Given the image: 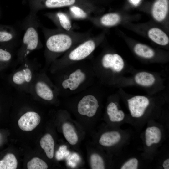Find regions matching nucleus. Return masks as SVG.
Segmentation results:
<instances>
[{
    "mask_svg": "<svg viewBox=\"0 0 169 169\" xmlns=\"http://www.w3.org/2000/svg\"><path fill=\"white\" fill-rule=\"evenodd\" d=\"M135 80L138 84L148 86L153 84L155 81V78L151 74L146 72H141L138 73L136 75Z\"/></svg>",
    "mask_w": 169,
    "mask_h": 169,
    "instance_id": "dca6fc26",
    "label": "nucleus"
},
{
    "mask_svg": "<svg viewBox=\"0 0 169 169\" xmlns=\"http://www.w3.org/2000/svg\"><path fill=\"white\" fill-rule=\"evenodd\" d=\"M63 133L66 140L71 145L76 144L78 137L74 127L69 123L66 122L62 125Z\"/></svg>",
    "mask_w": 169,
    "mask_h": 169,
    "instance_id": "4468645a",
    "label": "nucleus"
},
{
    "mask_svg": "<svg viewBox=\"0 0 169 169\" xmlns=\"http://www.w3.org/2000/svg\"><path fill=\"white\" fill-rule=\"evenodd\" d=\"M119 14L115 13H110L103 16L100 19V23L106 26H111L117 24L120 21Z\"/></svg>",
    "mask_w": 169,
    "mask_h": 169,
    "instance_id": "a211bd4d",
    "label": "nucleus"
},
{
    "mask_svg": "<svg viewBox=\"0 0 169 169\" xmlns=\"http://www.w3.org/2000/svg\"><path fill=\"white\" fill-rule=\"evenodd\" d=\"M134 49L137 55L144 58H151L154 54V52L152 49L147 46L141 44H136Z\"/></svg>",
    "mask_w": 169,
    "mask_h": 169,
    "instance_id": "6ab92c4d",
    "label": "nucleus"
},
{
    "mask_svg": "<svg viewBox=\"0 0 169 169\" xmlns=\"http://www.w3.org/2000/svg\"><path fill=\"white\" fill-rule=\"evenodd\" d=\"M13 38L12 35L7 32L0 31V42H6L10 40Z\"/></svg>",
    "mask_w": 169,
    "mask_h": 169,
    "instance_id": "b1692460",
    "label": "nucleus"
},
{
    "mask_svg": "<svg viewBox=\"0 0 169 169\" xmlns=\"http://www.w3.org/2000/svg\"><path fill=\"white\" fill-rule=\"evenodd\" d=\"M149 38L156 43L161 45H165L169 43V39L166 34L157 28H152L148 32Z\"/></svg>",
    "mask_w": 169,
    "mask_h": 169,
    "instance_id": "9d476101",
    "label": "nucleus"
},
{
    "mask_svg": "<svg viewBox=\"0 0 169 169\" xmlns=\"http://www.w3.org/2000/svg\"><path fill=\"white\" fill-rule=\"evenodd\" d=\"M85 79V73L81 69H77L72 73L68 79L63 81L62 86L64 89L69 88L73 91L76 89Z\"/></svg>",
    "mask_w": 169,
    "mask_h": 169,
    "instance_id": "39448f33",
    "label": "nucleus"
},
{
    "mask_svg": "<svg viewBox=\"0 0 169 169\" xmlns=\"http://www.w3.org/2000/svg\"><path fill=\"white\" fill-rule=\"evenodd\" d=\"M85 36L81 34L65 31L64 32L50 36L47 40L46 46L48 50L51 52H63L69 49L77 40L86 39V36Z\"/></svg>",
    "mask_w": 169,
    "mask_h": 169,
    "instance_id": "f257e3e1",
    "label": "nucleus"
},
{
    "mask_svg": "<svg viewBox=\"0 0 169 169\" xmlns=\"http://www.w3.org/2000/svg\"><path fill=\"white\" fill-rule=\"evenodd\" d=\"M32 78V73L30 69L26 68L15 73L13 77V82L17 84H21L25 82H29Z\"/></svg>",
    "mask_w": 169,
    "mask_h": 169,
    "instance_id": "ddd939ff",
    "label": "nucleus"
},
{
    "mask_svg": "<svg viewBox=\"0 0 169 169\" xmlns=\"http://www.w3.org/2000/svg\"><path fill=\"white\" fill-rule=\"evenodd\" d=\"M41 147L44 150L47 157L53 158L54 155V142L53 138L49 134H46L42 137L40 141Z\"/></svg>",
    "mask_w": 169,
    "mask_h": 169,
    "instance_id": "9b49d317",
    "label": "nucleus"
},
{
    "mask_svg": "<svg viewBox=\"0 0 169 169\" xmlns=\"http://www.w3.org/2000/svg\"><path fill=\"white\" fill-rule=\"evenodd\" d=\"M168 9V0H157L152 9V14L154 19L158 21L163 20L166 17Z\"/></svg>",
    "mask_w": 169,
    "mask_h": 169,
    "instance_id": "0eeeda50",
    "label": "nucleus"
},
{
    "mask_svg": "<svg viewBox=\"0 0 169 169\" xmlns=\"http://www.w3.org/2000/svg\"><path fill=\"white\" fill-rule=\"evenodd\" d=\"M103 66L106 68H110L114 71L120 72L123 68L124 63L120 56L117 54H107L103 57Z\"/></svg>",
    "mask_w": 169,
    "mask_h": 169,
    "instance_id": "423d86ee",
    "label": "nucleus"
},
{
    "mask_svg": "<svg viewBox=\"0 0 169 169\" xmlns=\"http://www.w3.org/2000/svg\"><path fill=\"white\" fill-rule=\"evenodd\" d=\"M35 89L37 95L42 99L49 101L53 99L54 95L52 90L44 82L42 81L37 82Z\"/></svg>",
    "mask_w": 169,
    "mask_h": 169,
    "instance_id": "f8f14e48",
    "label": "nucleus"
},
{
    "mask_svg": "<svg viewBox=\"0 0 169 169\" xmlns=\"http://www.w3.org/2000/svg\"><path fill=\"white\" fill-rule=\"evenodd\" d=\"M11 58V55L9 52L0 49V61H8Z\"/></svg>",
    "mask_w": 169,
    "mask_h": 169,
    "instance_id": "5701e85b",
    "label": "nucleus"
},
{
    "mask_svg": "<svg viewBox=\"0 0 169 169\" xmlns=\"http://www.w3.org/2000/svg\"><path fill=\"white\" fill-rule=\"evenodd\" d=\"M56 16L59 24L62 28L65 31H70L72 28V25L68 15L64 12H59L56 13Z\"/></svg>",
    "mask_w": 169,
    "mask_h": 169,
    "instance_id": "aec40b11",
    "label": "nucleus"
},
{
    "mask_svg": "<svg viewBox=\"0 0 169 169\" xmlns=\"http://www.w3.org/2000/svg\"><path fill=\"white\" fill-rule=\"evenodd\" d=\"M99 106L96 98L92 95H88L84 96L79 102L77 110L81 115L92 117L96 114Z\"/></svg>",
    "mask_w": 169,
    "mask_h": 169,
    "instance_id": "7ed1b4c3",
    "label": "nucleus"
},
{
    "mask_svg": "<svg viewBox=\"0 0 169 169\" xmlns=\"http://www.w3.org/2000/svg\"><path fill=\"white\" fill-rule=\"evenodd\" d=\"M18 161L15 155L12 153L6 154L0 160V169H16Z\"/></svg>",
    "mask_w": 169,
    "mask_h": 169,
    "instance_id": "2eb2a0df",
    "label": "nucleus"
},
{
    "mask_svg": "<svg viewBox=\"0 0 169 169\" xmlns=\"http://www.w3.org/2000/svg\"><path fill=\"white\" fill-rule=\"evenodd\" d=\"M28 169H46L48 167L46 163L38 157L32 158L27 164Z\"/></svg>",
    "mask_w": 169,
    "mask_h": 169,
    "instance_id": "4be33fe9",
    "label": "nucleus"
},
{
    "mask_svg": "<svg viewBox=\"0 0 169 169\" xmlns=\"http://www.w3.org/2000/svg\"><path fill=\"white\" fill-rule=\"evenodd\" d=\"M96 47V43L92 38L86 39L70 51L68 55L69 59L73 61L83 59L90 54Z\"/></svg>",
    "mask_w": 169,
    "mask_h": 169,
    "instance_id": "f03ea898",
    "label": "nucleus"
},
{
    "mask_svg": "<svg viewBox=\"0 0 169 169\" xmlns=\"http://www.w3.org/2000/svg\"><path fill=\"white\" fill-rule=\"evenodd\" d=\"M90 164L92 169H104L105 168L102 158L99 154L93 153L90 156Z\"/></svg>",
    "mask_w": 169,
    "mask_h": 169,
    "instance_id": "412c9836",
    "label": "nucleus"
},
{
    "mask_svg": "<svg viewBox=\"0 0 169 169\" xmlns=\"http://www.w3.org/2000/svg\"><path fill=\"white\" fill-rule=\"evenodd\" d=\"M94 5L76 4L69 8V11L72 16L78 19H84L88 16V11L93 10Z\"/></svg>",
    "mask_w": 169,
    "mask_h": 169,
    "instance_id": "1a4fd4ad",
    "label": "nucleus"
},
{
    "mask_svg": "<svg viewBox=\"0 0 169 169\" xmlns=\"http://www.w3.org/2000/svg\"><path fill=\"white\" fill-rule=\"evenodd\" d=\"M40 115L37 113L28 112L22 115L18 121V125L22 130L29 131L34 129L39 124Z\"/></svg>",
    "mask_w": 169,
    "mask_h": 169,
    "instance_id": "20e7f679",
    "label": "nucleus"
},
{
    "mask_svg": "<svg viewBox=\"0 0 169 169\" xmlns=\"http://www.w3.org/2000/svg\"><path fill=\"white\" fill-rule=\"evenodd\" d=\"M118 132L112 131L102 134L99 140L100 144L105 146H110L116 144V139L118 137L116 135Z\"/></svg>",
    "mask_w": 169,
    "mask_h": 169,
    "instance_id": "f3484780",
    "label": "nucleus"
},
{
    "mask_svg": "<svg viewBox=\"0 0 169 169\" xmlns=\"http://www.w3.org/2000/svg\"><path fill=\"white\" fill-rule=\"evenodd\" d=\"M38 42V33L33 27L28 28L24 34L23 42L26 46L27 49L33 50L37 47Z\"/></svg>",
    "mask_w": 169,
    "mask_h": 169,
    "instance_id": "6e6552de",
    "label": "nucleus"
},
{
    "mask_svg": "<svg viewBox=\"0 0 169 169\" xmlns=\"http://www.w3.org/2000/svg\"><path fill=\"white\" fill-rule=\"evenodd\" d=\"M131 2L134 5L138 3L140 0H130Z\"/></svg>",
    "mask_w": 169,
    "mask_h": 169,
    "instance_id": "393cba45",
    "label": "nucleus"
},
{
    "mask_svg": "<svg viewBox=\"0 0 169 169\" xmlns=\"http://www.w3.org/2000/svg\"><path fill=\"white\" fill-rule=\"evenodd\" d=\"M1 135L0 134V141H1Z\"/></svg>",
    "mask_w": 169,
    "mask_h": 169,
    "instance_id": "a878e982",
    "label": "nucleus"
}]
</instances>
